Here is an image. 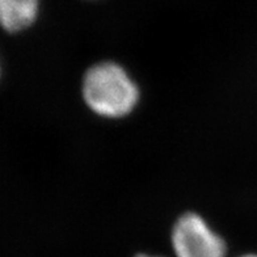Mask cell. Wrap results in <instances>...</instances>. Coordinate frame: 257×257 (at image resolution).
Masks as SVG:
<instances>
[{
  "label": "cell",
  "mask_w": 257,
  "mask_h": 257,
  "mask_svg": "<svg viewBox=\"0 0 257 257\" xmlns=\"http://www.w3.org/2000/svg\"><path fill=\"white\" fill-rule=\"evenodd\" d=\"M137 257H151V256H147V254H139V256Z\"/></svg>",
  "instance_id": "cell-5"
},
{
  "label": "cell",
  "mask_w": 257,
  "mask_h": 257,
  "mask_svg": "<svg viewBox=\"0 0 257 257\" xmlns=\"http://www.w3.org/2000/svg\"><path fill=\"white\" fill-rule=\"evenodd\" d=\"M241 257H257V254H244Z\"/></svg>",
  "instance_id": "cell-4"
},
{
  "label": "cell",
  "mask_w": 257,
  "mask_h": 257,
  "mask_svg": "<svg viewBox=\"0 0 257 257\" xmlns=\"http://www.w3.org/2000/svg\"><path fill=\"white\" fill-rule=\"evenodd\" d=\"M41 0H0V28L19 33L34 24L40 14Z\"/></svg>",
  "instance_id": "cell-3"
},
{
  "label": "cell",
  "mask_w": 257,
  "mask_h": 257,
  "mask_svg": "<svg viewBox=\"0 0 257 257\" xmlns=\"http://www.w3.org/2000/svg\"><path fill=\"white\" fill-rule=\"evenodd\" d=\"M172 245L177 257H224L226 244L205 220L194 213L184 214L172 231Z\"/></svg>",
  "instance_id": "cell-2"
},
{
  "label": "cell",
  "mask_w": 257,
  "mask_h": 257,
  "mask_svg": "<svg viewBox=\"0 0 257 257\" xmlns=\"http://www.w3.org/2000/svg\"><path fill=\"white\" fill-rule=\"evenodd\" d=\"M83 96L96 114L118 118L136 108L139 91L119 64L102 62L89 68L85 74Z\"/></svg>",
  "instance_id": "cell-1"
}]
</instances>
